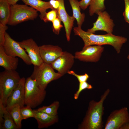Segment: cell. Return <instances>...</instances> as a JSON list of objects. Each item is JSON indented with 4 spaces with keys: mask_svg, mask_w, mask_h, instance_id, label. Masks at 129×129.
Returning <instances> with one entry per match:
<instances>
[{
    "mask_svg": "<svg viewBox=\"0 0 129 129\" xmlns=\"http://www.w3.org/2000/svg\"><path fill=\"white\" fill-rule=\"evenodd\" d=\"M73 30L75 35L78 36L82 39L84 46L110 45L114 47L118 54L120 52L123 44L127 40L125 37L112 33L97 35L89 33L83 30L81 27H75Z\"/></svg>",
    "mask_w": 129,
    "mask_h": 129,
    "instance_id": "6da1fadb",
    "label": "cell"
},
{
    "mask_svg": "<svg viewBox=\"0 0 129 129\" xmlns=\"http://www.w3.org/2000/svg\"><path fill=\"white\" fill-rule=\"evenodd\" d=\"M110 90L107 89L101 96L100 100H92L89 102L87 111L81 123L79 129H102L103 127L102 117L104 108L103 103L109 94Z\"/></svg>",
    "mask_w": 129,
    "mask_h": 129,
    "instance_id": "7a4b0ae2",
    "label": "cell"
},
{
    "mask_svg": "<svg viewBox=\"0 0 129 129\" xmlns=\"http://www.w3.org/2000/svg\"><path fill=\"white\" fill-rule=\"evenodd\" d=\"M21 78L15 70H5L0 73V99L5 107L7 99L17 86Z\"/></svg>",
    "mask_w": 129,
    "mask_h": 129,
    "instance_id": "3957f363",
    "label": "cell"
},
{
    "mask_svg": "<svg viewBox=\"0 0 129 129\" xmlns=\"http://www.w3.org/2000/svg\"><path fill=\"white\" fill-rule=\"evenodd\" d=\"M62 76L54 71L50 64L43 62L40 65L34 66L33 71L30 77L36 80L41 89L44 90L49 83Z\"/></svg>",
    "mask_w": 129,
    "mask_h": 129,
    "instance_id": "277c9868",
    "label": "cell"
},
{
    "mask_svg": "<svg viewBox=\"0 0 129 129\" xmlns=\"http://www.w3.org/2000/svg\"><path fill=\"white\" fill-rule=\"evenodd\" d=\"M25 104L34 108L40 105L46 95L45 90L41 89L35 80L30 77L26 80L25 84Z\"/></svg>",
    "mask_w": 129,
    "mask_h": 129,
    "instance_id": "5b68a950",
    "label": "cell"
},
{
    "mask_svg": "<svg viewBox=\"0 0 129 129\" xmlns=\"http://www.w3.org/2000/svg\"><path fill=\"white\" fill-rule=\"evenodd\" d=\"M38 11L25 4L11 5V13L7 24L14 26L28 20H33L38 16Z\"/></svg>",
    "mask_w": 129,
    "mask_h": 129,
    "instance_id": "8992f818",
    "label": "cell"
},
{
    "mask_svg": "<svg viewBox=\"0 0 129 129\" xmlns=\"http://www.w3.org/2000/svg\"><path fill=\"white\" fill-rule=\"evenodd\" d=\"M3 47L4 51L7 55L20 58L27 65L32 64L28 55L24 49L21 46L18 42L13 39L6 32L5 34Z\"/></svg>",
    "mask_w": 129,
    "mask_h": 129,
    "instance_id": "52a82bcc",
    "label": "cell"
},
{
    "mask_svg": "<svg viewBox=\"0 0 129 129\" xmlns=\"http://www.w3.org/2000/svg\"><path fill=\"white\" fill-rule=\"evenodd\" d=\"M129 122L128 108H123L112 111L108 117L105 129H120L124 124Z\"/></svg>",
    "mask_w": 129,
    "mask_h": 129,
    "instance_id": "ba28073f",
    "label": "cell"
},
{
    "mask_svg": "<svg viewBox=\"0 0 129 129\" xmlns=\"http://www.w3.org/2000/svg\"><path fill=\"white\" fill-rule=\"evenodd\" d=\"M104 50L102 46H84L82 50L75 54V59L83 62H96L99 60Z\"/></svg>",
    "mask_w": 129,
    "mask_h": 129,
    "instance_id": "9c48e42d",
    "label": "cell"
},
{
    "mask_svg": "<svg viewBox=\"0 0 129 129\" xmlns=\"http://www.w3.org/2000/svg\"><path fill=\"white\" fill-rule=\"evenodd\" d=\"M98 15L96 21L93 23V27L88 29L87 32L94 33L98 31H105L108 33H112L114 24L113 21L106 11H99L97 14Z\"/></svg>",
    "mask_w": 129,
    "mask_h": 129,
    "instance_id": "30bf717a",
    "label": "cell"
},
{
    "mask_svg": "<svg viewBox=\"0 0 129 129\" xmlns=\"http://www.w3.org/2000/svg\"><path fill=\"white\" fill-rule=\"evenodd\" d=\"M26 79L21 78L17 86L15 89L7 100L5 108L8 111L13 107L19 105L21 108L25 104V84Z\"/></svg>",
    "mask_w": 129,
    "mask_h": 129,
    "instance_id": "8fae6325",
    "label": "cell"
},
{
    "mask_svg": "<svg viewBox=\"0 0 129 129\" xmlns=\"http://www.w3.org/2000/svg\"><path fill=\"white\" fill-rule=\"evenodd\" d=\"M74 56L66 51L63 54L50 65L62 76L70 70L75 62Z\"/></svg>",
    "mask_w": 129,
    "mask_h": 129,
    "instance_id": "7c38bea8",
    "label": "cell"
},
{
    "mask_svg": "<svg viewBox=\"0 0 129 129\" xmlns=\"http://www.w3.org/2000/svg\"><path fill=\"white\" fill-rule=\"evenodd\" d=\"M18 43L27 53L34 66L40 65L43 62L40 55L39 46L32 39H28Z\"/></svg>",
    "mask_w": 129,
    "mask_h": 129,
    "instance_id": "4fadbf2b",
    "label": "cell"
},
{
    "mask_svg": "<svg viewBox=\"0 0 129 129\" xmlns=\"http://www.w3.org/2000/svg\"><path fill=\"white\" fill-rule=\"evenodd\" d=\"M41 58L43 62L50 64L63 53L62 48L57 45H43L39 46Z\"/></svg>",
    "mask_w": 129,
    "mask_h": 129,
    "instance_id": "5bb4252c",
    "label": "cell"
},
{
    "mask_svg": "<svg viewBox=\"0 0 129 129\" xmlns=\"http://www.w3.org/2000/svg\"><path fill=\"white\" fill-rule=\"evenodd\" d=\"M59 2V6L57 11V17L64 25L67 40H70L71 32L73 27L75 18L72 16H70L66 11L64 0H57Z\"/></svg>",
    "mask_w": 129,
    "mask_h": 129,
    "instance_id": "9a60e30c",
    "label": "cell"
},
{
    "mask_svg": "<svg viewBox=\"0 0 129 129\" xmlns=\"http://www.w3.org/2000/svg\"><path fill=\"white\" fill-rule=\"evenodd\" d=\"M34 118L36 120L39 129L47 128L57 123L59 118L58 115L53 116L38 112L34 110Z\"/></svg>",
    "mask_w": 129,
    "mask_h": 129,
    "instance_id": "2e32d148",
    "label": "cell"
},
{
    "mask_svg": "<svg viewBox=\"0 0 129 129\" xmlns=\"http://www.w3.org/2000/svg\"><path fill=\"white\" fill-rule=\"evenodd\" d=\"M17 57L7 55L5 52L3 46H0V66L5 70H16L18 65Z\"/></svg>",
    "mask_w": 129,
    "mask_h": 129,
    "instance_id": "e0dca14e",
    "label": "cell"
},
{
    "mask_svg": "<svg viewBox=\"0 0 129 129\" xmlns=\"http://www.w3.org/2000/svg\"><path fill=\"white\" fill-rule=\"evenodd\" d=\"M25 4L32 7L40 12L39 17L42 20L45 16L47 10L53 8L49 1L42 0H21Z\"/></svg>",
    "mask_w": 129,
    "mask_h": 129,
    "instance_id": "ac0fdd59",
    "label": "cell"
},
{
    "mask_svg": "<svg viewBox=\"0 0 129 129\" xmlns=\"http://www.w3.org/2000/svg\"><path fill=\"white\" fill-rule=\"evenodd\" d=\"M68 0L72 9V16L76 20L78 26L81 27L85 20V15L81 12L79 1L78 0Z\"/></svg>",
    "mask_w": 129,
    "mask_h": 129,
    "instance_id": "d6986e66",
    "label": "cell"
},
{
    "mask_svg": "<svg viewBox=\"0 0 129 129\" xmlns=\"http://www.w3.org/2000/svg\"><path fill=\"white\" fill-rule=\"evenodd\" d=\"M11 5L6 0H0V23L7 24L11 13Z\"/></svg>",
    "mask_w": 129,
    "mask_h": 129,
    "instance_id": "ffe728a7",
    "label": "cell"
},
{
    "mask_svg": "<svg viewBox=\"0 0 129 129\" xmlns=\"http://www.w3.org/2000/svg\"><path fill=\"white\" fill-rule=\"evenodd\" d=\"M105 0H92L89 5V13L92 16L99 11H102L105 9L104 4Z\"/></svg>",
    "mask_w": 129,
    "mask_h": 129,
    "instance_id": "44dd1931",
    "label": "cell"
},
{
    "mask_svg": "<svg viewBox=\"0 0 129 129\" xmlns=\"http://www.w3.org/2000/svg\"><path fill=\"white\" fill-rule=\"evenodd\" d=\"M4 122L1 129H18L11 115L6 109H4Z\"/></svg>",
    "mask_w": 129,
    "mask_h": 129,
    "instance_id": "7402d4cb",
    "label": "cell"
},
{
    "mask_svg": "<svg viewBox=\"0 0 129 129\" xmlns=\"http://www.w3.org/2000/svg\"><path fill=\"white\" fill-rule=\"evenodd\" d=\"M20 106L17 105L13 107L8 111L12 117L18 129L21 128V122L22 120L20 113Z\"/></svg>",
    "mask_w": 129,
    "mask_h": 129,
    "instance_id": "603a6c76",
    "label": "cell"
},
{
    "mask_svg": "<svg viewBox=\"0 0 129 129\" xmlns=\"http://www.w3.org/2000/svg\"><path fill=\"white\" fill-rule=\"evenodd\" d=\"M59 106L58 101H54L50 105L47 106H43L36 110L39 112L44 113L51 115H57V111Z\"/></svg>",
    "mask_w": 129,
    "mask_h": 129,
    "instance_id": "cb8c5ba5",
    "label": "cell"
},
{
    "mask_svg": "<svg viewBox=\"0 0 129 129\" xmlns=\"http://www.w3.org/2000/svg\"><path fill=\"white\" fill-rule=\"evenodd\" d=\"M30 107L26 106L21 108L20 113L22 120L30 118H34L33 110Z\"/></svg>",
    "mask_w": 129,
    "mask_h": 129,
    "instance_id": "d4e9b609",
    "label": "cell"
},
{
    "mask_svg": "<svg viewBox=\"0 0 129 129\" xmlns=\"http://www.w3.org/2000/svg\"><path fill=\"white\" fill-rule=\"evenodd\" d=\"M57 16V10L52 9L46 13L42 20L45 22H52Z\"/></svg>",
    "mask_w": 129,
    "mask_h": 129,
    "instance_id": "484cf974",
    "label": "cell"
},
{
    "mask_svg": "<svg viewBox=\"0 0 129 129\" xmlns=\"http://www.w3.org/2000/svg\"><path fill=\"white\" fill-rule=\"evenodd\" d=\"M92 88V86L86 81L79 82L78 89L74 94V98L76 100L77 99L80 93L83 90L86 89H91Z\"/></svg>",
    "mask_w": 129,
    "mask_h": 129,
    "instance_id": "4316f807",
    "label": "cell"
},
{
    "mask_svg": "<svg viewBox=\"0 0 129 129\" xmlns=\"http://www.w3.org/2000/svg\"><path fill=\"white\" fill-rule=\"evenodd\" d=\"M61 21L57 16L52 22L53 31L55 34L58 35L61 28L63 27L61 23Z\"/></svg>",
    "mask_w": 129,
    "mask_h": 129,
    "instance_id": "83f0119b",
    "label": "cell"
},
{
    "mask_svg": "<svg viewBox=\"0 0 129 129\" xmlns=\"http://www.w3.org/2000/svg\"><path fill=\"white\" fill-rule=\"evenodd\" d=\"M8 28L6 25H4L0 23V46L4 45L5 34Z\"/></svg>",
    "mask_w": 129,
    "mask_h": 129,
    "instance_id": "f1b7e54d",
    "label": "cell"
},
{
    "mask_svg": "<svg viewBox=\"0 0 129 129\" xmlns=\"http://www.w3.org/2000/svg\"><path fill=\"white\" fill-rule=\"evenodd\" d=\"M67 73L76 77L78 79L79 83L86 81L89 77L88 75L86 73H85L83 75H79L75 73L74 71L72 70H70Z\"/></svg>",
    "mask_w": 129,
    "mask_h": 129,
    "instance_id": "f546056e",
    "label": "cell"
},
{
    "mask_svg": "<svg viewBox=\"0 0 129 129\" xmlns=\"http://www.w3.org/2000/svg\"><path fill=\"white\" fill-rule=\"evenodd\" d=\"M125 9L123 13L125 21L129 24V0H124Z\"/></svg>",
    "mask_w": 129,
    "mask_h": 129,
    "instance_id": "4dcf8cb0",
    "label": "cell"
},
{
    "mask_svg": "<svg viewBox=\"0 0 129 129\" xmlns=\"http://www.w3.org/2000/svg\"><path fill=\"white\" fill-rule=\"evenodd\" d=\"M5 107L1 100L0 99V129H1L4 122L3 115Z\"/></svg>",
    "mask_w": 129,
    "mask_h": 129,
    "instance_id": "1f68e13d",
    "label": "cell"
},
{
    "mask_svg": "<svg viewBox=\"0 0 129 129\" xmlns=\"http://www.w3.org/2000/svg\"><path fill=\"white\" fill-rule=\"evenodd\" d=\"M92 0H81L79 1L80 6L83 10L86 9L89 6Z\"/></svg>",
    "mask_w": 129,
    "mask_h": 129,
    "instance_id": "d6a6232c",
    "label": "cell"
},
{
    "mask_svg": "<svg viewBox=\"0 0 129 129\" xmlns=\"http://www.w3.org/2000/svg\"><path fill=\"white\" fill-rule=\"evenodd\" d=\"M53 9L57 10L59 6V2L57 0H50L49 1Z\"/></svg>",
    "mask_w": 129,
    "mask_h": 129,
    "instance_id": "836d02e7",
    "label": "cell"
},
{
    "mask_svg": "<svg viewBox=\"0 0 129 129\" xmlns=\"http://www.w3.org/2000/svg\"><path fill=\"white\" fill-rule=\"evenodd\" d=\"M120 129H129V122L124 124Z\"/></svg>",
    "mask_w": 129,
    "mask_h": 129,
    "instance_id": "e575fe53",
    "label": "cell"
},
{
    "mask_svg": "<svg viewBox=\"0 0 129 129\" xmlns=\"http://www.w3.org/2000/svg\"><path fill=\"white\" fill-rule=\"evenodd\" d=\"M20 0H6L11 5L16 4L17 2Z\"/></svg>",
    "mask_w": 129,
    "mask_h": 129,
    "instance_id": "d590c367",
    "label": "cell"
},
{
    "mask_svg": "<svg viewBox=\"0 0 129 129\" xmlns=\"http://www.w3.org/2000/svg\"><path fill=\"white\" fill-rule=\"evenodd\" d=\"M127 58L129 60V55H128L127 56Z\"/></svg>",
    "mask_w": 129,
    "mask_h": 129,
    "instance_id": "8d00e7d4",
    "label": "cell"
}]
</instances>
